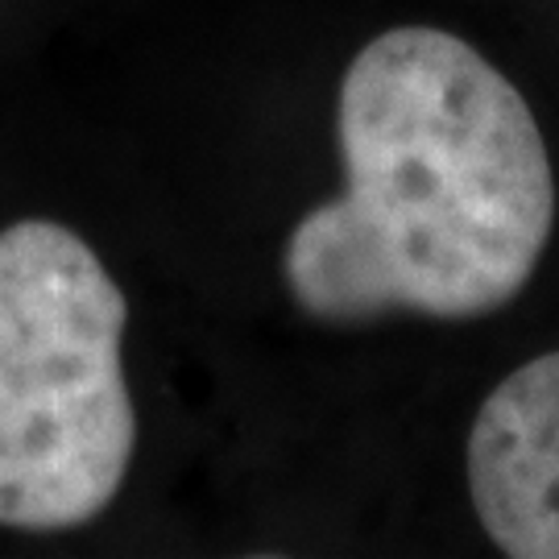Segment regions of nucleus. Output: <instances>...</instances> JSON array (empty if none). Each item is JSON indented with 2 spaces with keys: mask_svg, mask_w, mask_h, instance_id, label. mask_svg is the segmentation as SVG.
Instances as JSON below:
<instances>
[{
  "mask_svg": "<svg viewBox=\"0 0 559 559\" xmlns=\"http://www.w3.org/2000/svg\"><path fill=\"white\" fill-rule=\"evenodd\" d=\"M344 195L286 240V286L332 323L477 320L519 299L556 224V179L522 92L456 34L402 25L340 83Z\"/></svg>",
  "mask_w": 559,
  "mask_h": 559,
  "instance_id": "1",
  "label": "nucleus"
},
{
  "mask_svg": "<svg viewBox=\"0 0 559 559\" xmlns=\"http://www.w3.org/2000/svg\"><path fill=\"white\" fill-rule=\"evenodd\" d=\"M124 323L83 237L55 221L0 233V526L71 531L120 493L138 443Z\"/></svg>",
  "mask_w": 559,
  "mask_h": 559,
  "instance_id": "2",
  "label": "nucleus"
},
{
  "mask_svg": "<svg viewBox=\"0 0 559 559\" xmlns=\"http://www.w3.org/2000/svg\"><path fill=\"white\" fill-rule=\"evenodd\" d=\"M468 493L506 556L559 559V348L526 360L480 402Z\"/></svg>",
  "mask_w": 559,
  "mask_h": 559,
  "instance_id": "3",
  "label": "nucleus"
}]
</instances>
